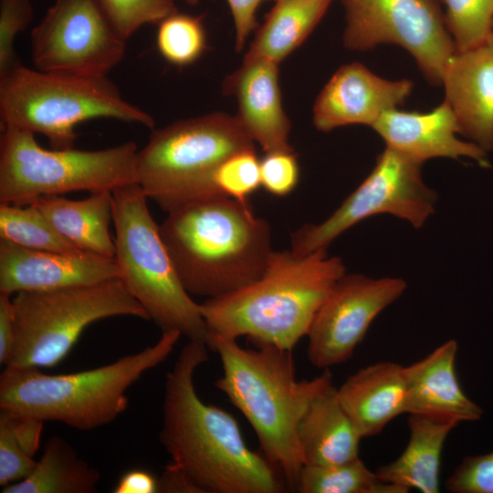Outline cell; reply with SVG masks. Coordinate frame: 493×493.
<instances>
[{
  "mask_svg": "<svg viewBox=\"0 0 493 493\" xmlns=\"http://www.w3.org/2000/svg\"><path fill=\"white\" fill-rule=\"evenodd\" d=\"M34 7L30 0H0V76L18 65L14 42L31 23Z\"/></svg>",
  "mask_w": 493,
  "mask_h": 493,
  "instance_id": "cell-33",
  "label": "cell"
},
{
  "mask_svg": "<svg viewBox=\"0 0 493 493\" xmlns=\"http://www.w3.org/2000/svg\"><path fill=\"white\" fill-rule=\"evenodd\" d=\"M346 273L327 250L273 251L264 273L225 296L206 299L201 314L212 334L247 337L256 346L292 351L307 336L321 303Z\"/></svg>",
  "mask_w": 493,
  "mask_h": 493,
  "instance_id": "cell-4",
  "label": "cell"
},
{
  "mask_svg": "<svg viewBox=\"0 0 493 493\" xmlns=\"http://www.w3.org/2000/svg\"><path fill=\"white\" fill-rule=\"evenodd\" d=\"M343 45L364 51L396 44L415 59L426 79L441 85L456 51L436 0H343Z\"/></svg>",
  "mask_w": 493,
  "mask_h": 493,
  "instance_id": "cell-12",
  "label": "cell"
},
{
  "mask_svg": "<svg viewBox=\"0 0 493 493\" xmlns=\"http://www.w3.org/2000/svg\"><path fill=\"white\" fill-rule=\"evenodd\" d=\"M223 93L235 97L236 117L265 152L291 151V123L282 104L278 65L265 59L243 60L223 82Z\"/></svg>",
  "mask_w": 493,
  "mask_h": 493,
  "instance_id": "cell-18",
  "label": "cell"
},
{
  "mask_svg": "<svg viewBox=\"0 0 493 493\" xmlns=\"http://www.w3.org/2000/svg\"><path fill=\"white\" fill-rule=\"evenodd\" d=\"M126 42L98 0H56L31 31V58L41 71L107 77L123 59Z\"/></svg>",
  "mask_w": 493,
  "mask_h": 493,
  "instance_id": "cell-13",
  "label": "cell"
},
{
  "mask_svg": "<svg viewBox=\"0 0 493 493\" xmlns=\"http://www.w3.org/2000/svg\"><path fill=\"white\" fill-rule=\"evenodd\" d=\"M274 1V0H273Z\"/></svg>",
  "mask_w": 493,
  "mask_h": 493,
  "instance_id": "cell-44",
  "label": "cell"
},
{
  "mask_svg": "<svg viewBox=\"0 0 493 493\" xmlns=\"http://www.w3.org/2000/svg\"><path fill=\"white\" fill-rule=\"evenodd\" d=\"M181 337L177 330H164L154 344L136 353L76 372L47 374L37 367L5 366L0 411L81 431L106 425L127 409L129 388L164 362Z\"/></svg>",
  "mask_w": 493,
  "mask_h": 493,
  "instance_id": "cell-5",
  "label": "cell"
},
{
  "mask_svg": "<svg viewBox=\"0 0 493 493\" xmlns=\"http://www.w3.org/2000/svg\"><path fill=\"white\" fill-rule=\"evenodd\" d=\"M112 492L156 493L159 492L158 477L144 469H131L120 477Z\"/></svg>",
  "mask_w": 493,
  "mask_h": 493,
  "instance_id": "cell-40",
  "label": "cell"
},
{
  "mask_svg": "<svg viewBox=\"0 0 493 493\" xmlns=\"http://www.w3.org/2000/svg\"><path fill=\"white\" fill-rule=\"evenodd\" d=\"M29 204L38 208L58 232L81 251L115 257V242L109 229L112 222V192L91 193L82 200L44 195Z\"/></svg>",
  "mask_w": 493,
  "mask_h": 493,
  "instance_id": "cell-24",
  "label": "cell"
},
{
  "mask_svg": "<svg viewBox=\"0 0 493 493\" xmlns=\"http://www.w3.org/2000/svg\"><path fill=\"white\" fill-rule=\"evenodd\" d=\"M261 187L274 196H286L297 186L299 165L294 150L265 152L260 159Z\"/></svg>",
  "mask_w": 493,
  "mask_h": 493,
  "instance_id": "cell-34",
  "label": "cell"
},
{
  "mask_svg": "<svg viewBox=\"0 0 493 493\" xmlns=\"http://www.w3.org/2000/svg\"><path fill=\"white\" fill-rule=\"evenodd\" d=\"M189 5H195L198 4L199 0H180Z\"/></svg>",
  "mask_w": 493,
  "mask_h": 493,
  "instance_id": "cell-42",
  "label": "cell"
},
{
  "mask_svg": "<svg viewBox=\"0 0 493 493\" xmlns=\"http://www.w3.org/2000/svg\"><path fill=\"white\" fill-rule=\"evenodd\" d=\"M120 276L115 257L34 250L0 239V293L90 286Z\"/></svg>",
  "mask_w": 493,
  "mask_h": 493,
  "instance_id": "cell-15",
  "label": "cell"
},
{
  "mask_svg": "<svg viewBox=\"0 0 493 493\" xmlns=\"http://www.w3.org/2000/svg\"><path fill=\"white\" fill-rule=\"evenodd\" d=\"M406 288L400 278L344 274L333 285L311 322L307 355L318 369L346 362L373 320Z\"/></svg>",
  "mask_w": 493,
  "mask_h": 493,
  "instance_id": "cell-14",
  "label": "cell"
},
{
  "mask_svg": "<svg viewBox=\"0 0 493 493\" xmlns=\"http://www.w3.org/2000/svg\"><path fill=\"white\" fill-rule=\"evenodd\" d=\"M444 2L446 26L457 51L480 45L493 33V0Z\"/></svg>",
  "mask_w": 493,
  "mask_h": 493,
  "instance_id": "cell-30",
  "label": "cell"
},
{
  "mask_svg": "<svg viewBox=\"0 0 493 493\" xmlns=\"http://www.w3.org/2000/svg\"><path fill=\"white\" fill-rule=\"evenodd\" d=\"M361 439L333 383L311 401L298 425L304 465L329 466L356 458Z\"/></svg>",
  "mask_w": 493,
  "mask_h": 493,
  "instance_id": "cell-22",
  "label": "cell"
},
{
  "mask_svg": "<svg viewBox=\"0 0 493 493\" xmlns=\"http://www.w3.org/2000/svg\"><path fill=\"white\" fill-rule=\"evenodd\" d=\"M457 342L448 340L422 360L404 366V414L472 422L483 410L463 392L456 373Z\"/></svg>",
  "mask_w": 493,
  "mask_h": 493,
  "instance_id": "cell-20",
  "label": "cell"
},
{
  "mask_svg": "<svg viewBox=\"0 0 493 493\" xmlns=\"http://www.w3.org/2000/svg\"><path fill=\"white\" fill-rule=\"evenodd\" d=\"M100 479V471L80 457L58 435L51 436L31 474L2 488L3 493H92Z\"/></svg>",
  "mask_w": 493,
  "mask_h": 493,
  "instance_id": "cell-26",
  "label": "cell"
},
{
  "mask_svg": "<svg viewBox=\"0 0 493 493\" xmlns=\"http://www.w3.org/2000/svg\"><path fill=\"white\" fill-rule=\"evenodd\" d=\"M442 84L460 133L484 152L493 151V33L475 47L456 50Z\"/></svg>",
  "mask_w": 493,
  "mask_h": 493,
  "instance_id": "cell-19",
  "label": "cell"
},
{
  "mask_svg": "<svg viewBox=\"0 0 493 493\" xmlns=\"http://www.w3.org/2000/svg\"><path fill=\"white\" fill-rule=\"evenodd\" d=\"M218 192L242 203L261 187L260 159L255 148L236 152L227 157L214 173Z\"/></svg>",
  "mask_w": 493,
  "mask_h": 493,
  "instance_id": "cell-32",
  "label": "cell"
},
{
  "mask_svg": "<svg viewBox=\"0 0 493 493\" xmlns=\"http://www.w3.org/2000/svg\"><path fill=\"white\" fill-rule=\"evenodd\" d=\"M1 130L0 204L27 205L44 195L113 192L138 184L134 142L95 151L48 150L28 131Z\"/></svg>",
  "mask_w": 493,
  "mask_h": 493,
  "instance_id": "cell-9",
  "label": "cell"
},
{
  "mask_svg": "<svg viewBox=\"0 0 493 493\" xmlns=\"http://www.w3.org/2000/svg\"><path fill=\"white\" fill-rule=\"evenodd\" d=\"M208 348L204 341H188L166 373L161 444L202 493L283 491L282 475L247 446L234 416L199 397L194 374L208 361Z\"/></svg>",
  "mask_w": 493,
  "mask_h": 493,
  "instance_id": "cell-1",
  "label": "cell"
},
{
  "mask_svg": "<svg viewBox=\"0 0 493 493\" xmlns=\"http://www.w3.org/2000/svg\"><path fill=\"white\" fill-rule=\"evenodd\" d=\"M120 36L128 40L139 28L159 24L177 12L173 0H98Z\"/></svg>",
  "mask_w": 493,
  "mask_h": 493,
  "instance_id": "cell-31",
  "label": "cell"
},
{
  "mask_svg": "<svg viewBox=\"0 0 493 493\" xmlns=\"http://www.w3.org/2000/svg\"><path fill=\"white\" fill-rule=\"evenodd\" d=\"M243 60L279 64L312 33L332 0H274Z\"/></svg>",
  "mask_w": 493,
  "mask_h": 493,
  "instance_id": "cell-25",
  "label": "cell"
},
{
  "mask_svg": "<svg viewBox=\"0 0 493 493\" xmlns=\"http://www.w3.org/2000/svg\"><path fill=\"white\" fill-rule=\"evenodd\" d=\"M0 239L34 250L83 253L63 237L31 204H0Z\"/></svg>",
  "mask_w": 493,
  "mask_h": 493,
  "instance_id": "cell-28",
  "label": "cell"
},
{
  "mask_svg": "<svg viewBox=\"0 0 493 493\" xmlns=\"http://www.w3.org/2000/svg\"><path fill=\"white\" fill-rule=\"evenodd\" d=\"M236 30L235 47L240 52L257 26V10L263 0H226Z\"/></svg>",
  "mask_w": 493,
  "mask_h": 493,
  "instance_id": "cell-37",
  "label": "cell"
},
{
  "mask_svg": "<svg viewBox=\"0 0 493 493\" xmlns=\"http://www.w3.org/2000/svg\"><path fill=\"white\" fill-rule=\"evenodd\" d=\"M422 164L385 147L369 175L328 218L290 234V250L298 255L327 250L347 229L381 214L423 226L435 212L437 195L423 181Z\"/></svg>",
  "mask_w": 493,
  "mask_h": 493,
  "instance_id": "cell-11",
  "label": "cell"
},
{
  "mask_svg": "<svg viewBox=\"0 0 493 493\" xmlns=\"http://www.w3.org/2000/svg\"><path fill=\"white\" fill-rule=\"evenodd\" d=\"M160 232L185 290L206 299L257 280L274 251L267 220L226 196L168 212Z\"/></svg>",
  "mask_w": 493,
  "mask_h": 493,
  "instance_id": "cell-3",
  "label": "cell"
},
{
  "mask_svg": "<svg viewBox=\"0 0 493 493\" xmlns=\"http://www.w3.org/2000/svg\"><path fill=\"white\" fill-rule=\"evenodd\" d=\"M1 127L44 135L53 149L74 147L83 121L113 119L153 128L151 114L127 101L108 77L29 68L21 63L0 76Z\"/></svg>",
  "mask_w": 493,
  "mask_h": 493,
  "instance_id": "cell-6",
  "label": "cell"
},
{
  "mask_svg": "<svg viewBox=\"0 0 493 493\" xmlns=\"http://www.w3.org/2000/svg\"><path fill=\"white\" fill-rule=\"evenodd\" d=\"M255 148L237 118L212 112L154 130L137 157L138 184L168 213L222 195L214 173L230 155Z\"/></svg>",
  "mask_w": 493,
  "mask_h": 493,
  "instance_id": "cell-8",
  "label": "cell"
},
{
  "mask_svg": "<svg viewBox=\"0 0 493 493\" xmlns=\"http://www.w3.org/2000/svg\"><path fill=\"white\" fill-rule=\"evenodd\" d=\"M15 340V309L11 295L0 293V363L5 365Z\"/></svg>",
  "mask_w": 493,
  "mask_h": 493,
  "instance_id": "cell-39",
  "label": "cell"
},
{
  "mask_svg": "<svg viewBox=\"0 0 493 493\" xmlns=\"http://www.w3.org/2000/svg\"><path fill=\"white\" fill-rule=\"evenodd\" d=\"M451 493H493V451L466 456L446 479Z\"/></svg>",
  "mask_w": 493,
  "mask_h": 493,
  "instance_id": "cell-35",
  "label": "cell"
},
{
  "mask_svg": "<svg viewBox=\"0 0 493 493\" xmlns=\"http://www.w3.org/2000/svg\"><path fill=\"white\" fill-rule=\"evenodd\" d=\"M413 86L408 79H383L359 62L343 65L316 98L313 124L324 132L351 124L372 127L384 112L405 101Z\"/></svg>",
  "mask_w": 493,
  "mask_h": 493,
  "instance_id": "cell-16",
  "label": "cell"
},
{
  "mask_svg": "<svg viewBox=\"0 0 493 493\" xmlns=\"http://www.w3.org/2000/svg\"><path fill=\"white\" fill-rule=\"evenodd\" d=\"M37 461L19 445L7 421L0 415V485L2 488L28 477Z\"/></svg>",
  "mask_w": 493,
  "mask_h": 493,
  "instance_id": "cell-36",
  "label": "cell"
},
{
  "mask_svg": "<svg viewBox=\"0 0 493 493\" xmlns=\"http://www.w3.org/2000/svg\"><path fill=\"white\" fill-rule=\"evenodd\" d=\"M9 424L16 440L22 448L34 457L37 452L43 431V421L0 411Z\"/></svg>",
  "mask_w": 493,
  "mask_h": 493,
  "instance_id": "cell-38",
  "label": "cell"
},
{
  "mask_svg": "<svg viewBox=\"0 0 493 493\" xmlns=\"http://www.w3.org/2000/svg\"><path fill=\"white\" fill-rule=\"evenodd\" d=\"M223 374L214 383L254 429L264 456L278 469L286 487L296 488L304 466L298 425L311 401L332 384L330 369L298 380L291 351L274 346H240L236 338L210 333Z\"/></svg>",
  "mask_w": 493,
  "mask_h": 493,
  "instance_id": "cell-2",
  "label": "cell"
},
{
  "mask_svg": "<svg viewBox=\"0 0 493 493\" xmlns=\"http://www.w3.org/2000/svg\"><path fill=\"white\" fill-rule=\"evenodd\" d=\"M15 340L5 366L52 368L71 351L91 323L111 317H149L118 278L48 291H23L13 298Z\"/></svg>",
  "mask_w": 493,
  "mask_h": 493,
  "instance_id": "cell-10",
  "label": "cell"
},
{
  "mask_svg": "<svg viewBox=\"0 0 493 493\" xmlns=\"http://www.w3.org/2000/svg\"><path fill=\"white\" fill-rule=\"evenodd\" d=\"M408 443L393 461L379 467L375 473L382 481L422 493L440 489L441 455L449 433L459 425L418 414H408Z\"/></svg>",
  "mask_w": 493,
  "mask_h": 493,
  "instance_id": "cell-23",
  "label": "cell"
},
{
  "mask_svg": "<svg viewBox=\"0 0 493 493\" xmlns=\"http://www.w3.org/2000/svg\"><path fill=\"white\" fill-rule=\"evenodd\" d=\"M147 200L138 184L112 192L120 279L162 331L177 330L188 341L209 347L210 331L200 304L184 288Z\"/></svg>",
  "mask_w": 493,
  "mask_h": 493,
  "instance_id": "cell-7",
  "label": "cell"
},
{
  "mask_svg": "<svg viewBox=\"0 0 493 493\" xmlns=\"http://www.w3.org/2000/svg\"><path fill=\"white\" fill-rule=\"evenodd\" d=\"M157 49L170 64L185 67L196 62L207 48L203 16L175 12L158 24Z\"/></svg>",
  "mask_w": 493,
  "mask_h": 493,
  "instance_id": "cell-29",
  "label": "cell"
},
{
  "mask_svg": "<svg viewBox=\"0 0 493 493\" xmlns=\"http://www.w3.org/2000/svg\"><path fill=\"white\" fill-rule=\"evenodd\" d=\"M158 481L159 492L202 493L192 478L172 461L164 467Z\"/></svg>",
  "mask_w": 493,
  "mask_h": 493,
  "instance_id": "cell-41",
  "label": "cell"
},
{
  "mask_svg": "<svg viewBox=\"0 0 493 493\" xmlns=\"http://www.w3.org/2000/svg\"><path fill=\"white\" fill-rule=\"evenodd\" d=\"M337 393L361 437L378 435L404 414V366L380 362L362 367L337 388Z\"/></svg>",
  "mask_w": 493,
  "mask_h": 493,
  "instance_id": "cell-21",
  "label": "cell"
},
{
  "mask_svg": "<svg viewBox=\"0 0 493 493\" xmlns=\"http://www.w3.org/2000/svg\"><path fill=\"white\" fill-rule=\"evenodd\" d=\"M372 128L386 147L420 163L434 158L467 157L483 167L489 166L486 152L457 138L459 124L446 100L428 112L390 110Z\"/></svg>",
  "mask_w": 493,
  "mask_h": 493,
  "instance_id": "cell-17",
  "label": "cell"
},
{
  "mask_svg": "<svg viewBox=\"0 0 493 493\" xmlns=\"http://www.w3.org/2000/svg\"><path fill=\"white\" fill-rule=\"evenodd\" d=\"M295 491L299 493H407L378 478L358 456L329 466L304 465Z\"/></svg>",
  "mask_w": 493,
  "mask_h": 493,
  "instance_id": "cell-27",
  "label": "cell"
},
{
  "mask_svg": "<svg viewBox=\"0 0 493 493\" xmlns=\"http://www.w3.org/2000/svg\"><path fill=\"white\" fill-rule=\"evenodd\" d=\"M492 29H493V23H492Z\"/></svg>",
  "mask_w": 493,
  "mask_h": 493,
  "instance_id": "cell-43",
  "label": "cell"
}]
</instances>
